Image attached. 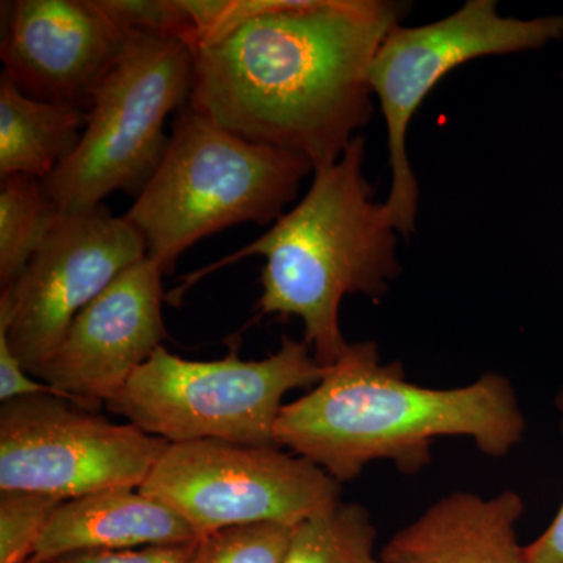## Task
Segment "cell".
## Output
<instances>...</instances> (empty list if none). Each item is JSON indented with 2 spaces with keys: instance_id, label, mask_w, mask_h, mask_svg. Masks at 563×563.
<instances>
[{
  "instance_id": "1",
  "label": "cell",
  "mask_w": 563,
  "mask_h": 563,
  "mask_svg": "<svg viewBox=\"0 0 563 563\" xmlns=\"http://www.w3.org/2000/svg\"><path fill=\"white\" fill-rule=\"evenodd\" d=\"M406 3L290 0L195 51L188 106L263 146L332 165L373 117L369 69Z\"/></svg>"
},
{
  "instance_id": "2",
  "label": "cell",
  "mask_w": 563,
  "mask_h": 563,
  "mask_svg": "<svg viewBox=\"0 0 563 563\" xmlns=\"http://www.w3.org/2000/svg\"><path fill=\"white\" fill-rule=\"evenodd\" d=\"M525 433L509 377L490 372L463 387H421L406 379L401 362L380 363L376 343L358 342L347 343L312 390L282 407L274 442L343 484L377 461L421 472L440 437H465L503 459Z\"/></svg>"
},
{
  "instance_id": "3",
  "label": "cell",
  "mask_w": 563,
  "mask_h": 563,
  "mask_svg": "<svg viewBox=\"0 0 563 563\" xmlns=\"http://www.w3.org/2000/svg\"><path fill=\"white\" fill-rule=\"evenodd\" d=\"M363 162L365 140L357 136L339 161L314 169L309 191L268 232L185 276L166 301L179 303L207 274L261 255L258 312L298 317L314 358L333 365L347 346L340 328L344 296L379 301L402 269L396 254L399 233L385 202L374 201Z\"/></svg>"
},
{
  "instance_id": "4",
  "label": "cell",
  "mask_w": 563,
  "mask_h": 563,
  "mask_svg": "<svg viewBox=\"0 0 563 563\" xmlns=\"http://www.w3.org/2000/svg\"><path fill=\"white\" fill-rule=\"evenodd\" d=\"M313 172L302 155L252 143L185 106L157 172L124 217L168 274L213 233L246 222L273 225Z\"/></svg>"
},
{
  "instance_id": "5",
  "label": "cell",
  "mask_w": 563,
  "mask_h": 563,
  "mask_svg": "<svg viewBox=\"0 0 563 563\" xmlns=\"http://www.w3.org/2000/svg\"><path fill=\"white\" fill-rule=\"evenodd\" d=\"M325 372L309 344L288 336L262 361H243L236 344L224 358L209 362L187 361L161 346L106 406L168 443L277 446L274 426L284 396L314 387Z\"/></svg>"
},
{
  "instance_id": "6",
  "label": "cell",
  "mask_w": 563,
  "mask_h": 563,
  "mask_svg": "<svg viewBox=\"0 0 563 563\" xmlns=\"http://www.w3.org/2000/svg\"><path fill=\"white\" fill-rule=\"evenodd\" d=\"M195 52L136 32L92 96L79 146L43 180L62 211L95 209L113 192L139 198L161 165L166 118L190 101Z\"/></svg>"
},
{
  "instance_id": "7",
  "label": "cell",
  "mask_w": 563,
  "mask_h": 563,
  "mask_svg": "<svg viewBox=\"0 0 563 563\" xmlns=\"http://www.w3.org/2000/svg\"><path fill=\"white\" fill-rule=\"evenodd\" d=\"M562 38L563 14L503 16L495 0H468L443 20L398 24L387 33L374 55L369 85L387 125L391 188L385 206L399 235L409 236L417 222L420 188L407 155V132L429 92L465 63L542 49Z\"/></svg>"
},
{
  "instance_id": "8",
  "label": "cell",
  "mask_w": 563,
  "mask_h": 563,
  "mask_svg": "<svg viewBox=\"0 0 563 563\" xmlns=\"http://www.w3.org/2000/svg\"><path fill=\"white\" fill-rule=\"evenodd\" d=\"M139 490L180 515L198 539L243 526L295 528L342 495L307 459L218 440L169 443Z\"/></svg>"
},
{
  "instance_id": "9",
  "label": "cell",
  "mask_w": 563,
  "mask_h": 563,
  "mask_svg": "<svg viewBox=\"0 0 563 563\" xmlns=\"http://www.w3.org/2000/svg\"><path fill=\"white\" fill-rule=\"evenodd\" d=\"M168 444L68 399L24 396L0 409V492L68 501L110 488H140Z\"/></svg>"
},
{
  "instance_id": "10",
  "label": "cell",
  "mask_w": 563,
  "mask_h": 563,
  "mask_svg": "<svg viewBox=\"0 0 563 563\" xmlns=\"http://www.w3.org/2000/svg\"><path fill=\"white\" fill-rule=\"evenodd\" d=\"M144 257L139 229L103 203L60 211L20 279L0 295V333L22 368L33 376L77 314Z\"/></svg>"
},
{
  "instance_id": "11",
  "label": "cell",
  "mask_w": 563,
  "mask_h": 563,
  "mask_svg": "<svg viewBox=\"0 0 563 563\" xmlns=\"http://www.w3.org/2000/svg\"><path fill=\"white\" fill-rule=\"evenodd\" d=\"M135 33L101 0L2 2L3 73L32 98L88 113Z\"/></svg>"
},
{
  "instance_id": "12",
  "label": "cell",
  "mask_w": 563,
  "mask_h": 563,
  "mask_svg": "<svg viewBox=\"0 0 563 563\" xmlns=\"http://www.w3.org/2000/svg\"><path fill=\"white\" fill-rule=\"evenodd\" d=\"M162 277L150 257L125 269L77 314L33 376L96 410L111 401L168 336Z\"/></svg>"
},
{
  "instance_id": "13",
  "label": "cell",
  "mask_w": 563,
  "mask_h": 563,
  "mask_svg": "<svg viewBox=\"0 0 563 563\" xmlns=\"http://www.w3.org/2000/svg\"><path fill=\"white\" fill-rule=\"evenodd\" d=\"M523 496L472 492L443 496L385 543L383 563H528L517 537Z\"/></svg>"
},
{
  "instance_id": "14",
  "label": "cell",
  "mask_w": 563,
  "mask_h": 563,
  "mask_svg": "<svg viewBox=\"0 0 563 563\" xmlns=\"http://www.w3.org/2000/svg\"><path fill=\"white\" fill-rule=\"evenodd\" d=\"M199 540L190 525L139 488H110L62 503L41 533L31 561L79 551H125Z\"/></svg>"
},
{
  "instance_id": "15",
  "label": "cell",
  "mask_w": 563,
  "mask_h": 563,
  "mask_svg": "<svg viewBox=\"0 0 563 563\" xmlns=\"http://www.w3.org/2000/svg\"><path fill=\"white\" fill-rule=\"evenodd\" d=\"M87 111L40 101L0 76V179L31 176L46 180L79 146Z\"/></svg>"
},
{
  "instance_id": "16",
  "label": "cell",
  "mask_w": 563,
  "mask_h": 563,
  "mask_svg": "<svg viewBox=\"0 0 563 563\" xmlns=\"http://www.w3.org/2000/svg\"><path fill=\"white\" fill-rule=\"evenodd\" d=\"M43 180L31 176L0 179V287L14 284L60 213Z\"/></svg>"
},
{
  "instance_id": "17",
  "label": "cell",
  "mask_w": 563,
  "mask_h": 563,
  "mask_svg": "<svg viewBox=\"0 0 563 563\" xmlns=\"http://www.w3.org/2000/svg\"><path fill=\"white\" fill-rule=\"evenodd\" d=\"M376 539L368 509L340 501L292 528L282 563H383Z\"/></svg>"
},
{
  "instance_id": "18",
  "label": "cell",
  "mask_w": 563,
  "mask_h": 563,
  "mask_svg": "<svg viewBox=\"0 0 563 563\" xmlns=\"http://www.w3.org/2000/svg\"><path fill=\"white\" fill-rule=\"evenodd\" d=\"M65 503L33 492H0V563L31 561L41 533Z\"/></svg>"
},
{
  "instance_id": "19",
  "label": "cell",
  "mask_w": 563,
  "mask_h": 563,
  "mask_svg": "<svg viewBox=\"0 0 563 563\" xmlns=\"http://www.w3.org/2000/svg\"><path fill=\"white\" fill-rule=\"evenodd\" d=\"M291 532L273 523L224 529L199 539L190 563H282Z\"/></svg>"
},
{
  "instance_id": "20",
  "label": "cell",
  "mask_w": 563,
  "mask_h": 563,
  "mask_svg": "<svg viewBox=\"0 0 563 563\" xmlns=\"http://www.w3.org/2000/svg\"><path fill=\"white\" fill-rule=\"evenodd\" d=\"M111 16L132 32L169 36L196 49L195 20L187 0H101Z\"/></svg>"
},
{
  "instance_id": "21",
  "label": "cell",
  "mask_w": 563,
  "mask_h": 563,
  "mask_svg": "<svg viewBox=\"0 0 563 563\" xmlns=\"http://www.w3.org/2000/svg\"><path fill=\"white\" fill-rule=\"evenodd\" d=\"M198 540L190 543L147 547L125 551H79L44 563H190Z\"/></svg>"
},
{
  "instance_id": "22",
  "label": "cell",
  "mask_w": 563,
  "mask_h": 563,
  "mask_svg": "<svg viewBox=\"0 0 563 563\" xmlns=\"http://www.w3.org/2000/svg\"><path fill=\"white\" fill-rule=\"evenodd\" d=\"M51 395L58 398L68 399V401L77 404L84 409L92 410L90 404L81 401L76 396L58 390L52 385L43 383V380L32 379L31 374L22 368L16 355L11 351L5 336L0 333V399L2 402L13 401V399L24 398V396Z\"/></svg>"
},
{
  "instance_id": "23",
  "label": "cell",
  "mask_w": 563,
  "mask_h": 563,
  "mask_svg": "<svg viewBox=\"0 0 563 563\" xmlns=\"http://www.w3.org/2000/svg\"><path fill=\"white\" fill-rule=\"evenodd\" d=\"M554 407L563 432V385L555 393ZM525 550L528 563H563V503L547 531Z\"/></svg>"
}]
</instances>
